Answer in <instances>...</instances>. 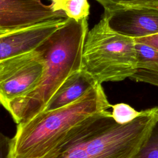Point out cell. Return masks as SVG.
I'll list each match as a JSON object with an SVG mask.
<instances>
[{
	"label": "cell",
	"instance_id": "6da1fadb",
	"mask_svg": "<svg viewBox=\"0 0 158 158\" xmlns=\"http://www.w3.org/2000/svg\"><path fill=\"white\" fill-rule=\"evenodd\" d=\"M111 107L102 84L98 83L73 102L42 111L18 123L15 134L7 141L5 158H54L92 120Z\"/></svg>",
	"mask_w": 158,
	"mask_h": 158
},
{
	"label": "cell",
	"instance_id": "7a4b0ae2",
	"mask_svg": "<svg viewBox=\"0 0 158 158\" xmlns=\"http://www.w3.org/2000/svg\"><path fill=\"white\" fill-rule=\"evenodd\" d=\"M88 18H66L64 24L38 48L45 67L38 85L25 95L9 102L4 108L17 124L42 112L65 80L81 69L83 48L88 32Z\"/></svg>",
	"mask_w": 158,
	"mask_h": 158
},
{
	"label": "cell",
	"instance_id": "3957f363",
	"mask_svg": "<svg viewBox=\"0 0 158 158\" xmlns=\"http://www.w3.org/2000/svg\"><path fill=\"white\" fill-rule=\"evenodd\" d=\"M158 120V106L143 110L133 121L117 123L110 111L100 114L54 158H134Z\"/></svg>",
	"mask_w": 158,
	"mask_h": 158
},
{
	"label": "cell",
	"instance_id": "277c9868",
	"mask_svg": "<svg viewBox=\"0 0 158 158\" xmlns=\"http://www.w3.org/2000/svg\"><path fill=\"white\" fill-rule=\"evenodd\" d=\"M137 69L135 39L113 30L103 14L88 32L81 69L102 84L130 78Z\"/></svg>",
	"mask_w": 158,
	"mask_h": 158
},
{
	"label": "cell",
	"instance_id": "5b68a950",
	"mask_svg": "<svg viewBox=\"0 0 158 158\" xmlns=\"http://www.w3.org/2000/svg\"><path fill=\"white\" fill-rule=\"evenodd\" d=\"M44 67L39 48L0 60V100L3 107L32 91L41 80Z\"/></svg>",
	"mask_w": 158,
	"mask_h": 158
},
{
	"label": "cell",
	"instance_id": "8992f818",
	"mask_svg": "<svg viewBox=\"0 0 158 158\" xmlns=\"http://www.w3.org/2000/svg\"><path fill=\"white\" fill-rule=\"evenodd\" d=\"M67 18L42 0H0V35L44 21Z\"/></svg>",
	"mask_w": 158,
	"mask_h": 158
},
{
	"label": "cell",
	"instance_id": "52a82bcc",
	"mask_svg": "<svg viewBox=\"0 0 158 158\" xmlns=\"http://www.w3.org/2000/svg\"><path fill=\"white\" fill-rule=\"evenodd\" d=\"M115 31L135 39L158 34V3L104 11Z\"/></svg>",
	"mask_w": 158,
	"mask_h": 158
},
{
	"label": "cell",
	"instance_id": "ba28073f",
	"mask_svg": "<svg viewBox=\"0 0 158 158\" xmlns=\"http://www.w3.org/2000/svg\"><path fill=\"white\" fill-rule=\"evenodd\" d=\"M65 19L49 20L0 35V60L36 49L64 24Z\"/></svg>",
	"mask_w": 158,
	"mask_h": 158
},
{
	"label": "cell",
	"instance_id": "9c48e42d",
	"mask_svg": "<svg viewBox=\"0 0 158 158\" xmlns=\"http://www.w3.org/2000/svg\"><path fill=\"white\" fill-rule=\"evenodd\" d=\"M98 83L81 69L74 72L62 83L43 111L58 109L73 102Z\"/></svg>",
	"mask_w": 158,
	"mask_h": 158
},
{
	"label": "cell",
	"instance_id": "30bf717a",
	"mask_svg": "<svg viewBox=\"0 0 158 158\" xmlns=\"http://www.w3.org/2000/svg\"><path fill=\"white\" fill-rule=\"evenodd\" d=\"M52 9L64 12L67 17L80 20L88 18L90 6L88 0H49Z\"/></svg>",
	"mask_w": 158,
	"mask_h": 158
},
{
	"label": "cell",
	"instance_id": "8fae6325",
	"mask_svg": "<svg viewBox=\"0 0 158 158\" xmlns=\"http://www.w3.org/2000/svg\"><path fill=\"white\" fill-rule=\"evenodd\" d=\"M138 69L158 72V49L136 42Z\"/></svg>",
	"mask_w": 158,
	"mask_h": 158
},
{
	"label": "cell",
	"instance_id": "7c38bea8",
	"mask_svg": "<svg viewBox=\"0 0 158 158\" xmlns=\"http://www.w3.org/2000/svg\"><path fill=\"white\" fill-rule=\"evenodd\" d=\"M111 109L112 117L119 124L128 123L136 118L143 113V110L138 111L129 104L125 103L112 105Z\"/></svg>",
	"mask_w": 158,
	"mask_h": 158
},
{
	"label": "cell",
	"instance_id": "4fadbf2b",
	"mask_svg": "<svg viewBox=\"0 0 158 158\" xmlns=\"http://www.w3.org/2000/svg\"><path fill=\"white\" fill-rule=\"evenodd\" d=\"M134 158H158V120L145 144Z\"/></svg>",
	"mask_w": 158,
	"mask_h": 158
},
{
	"label": "cell",
	"instance_id": "5bb4252c",
	"mask_svg": "<svg viewBox=\"0 0 158 158\" xmlns=\"http://www.w3.org/2000/svg\"><path fill=\"white\" fill-rule=\"evenodd\" d=\"M99 3L104 10L113 11L148 4L158 3V0H94Z\"/></svg>",
	"mask_w": 158,
	"mask_h": 158
},
{
	"label": "cell",
	"instance_id": "9a60e30c",
	"mask_svg": "<svg viewBox=\"0 0 158 158\" xmlns=\"http://www.w3.org/2000/svg\"><path fill=\"white\" fill-rule=\"evenodd\" d=\"M130 78L137 82L149 84L158 88V72L145 69H137L136 72Z\"/></svg>",
	"mask_w": 158,
	"mask_h": 158
},
{
	"label": "cell",
	"instance_id": "2e32d148",
	"mask_svg": "<svg viewBox=\"0 0 158 158\" xmlns=\"http://www.w3.org/2000/svg\"><path fill=\"white\" fill-rule=\"evenodd\" d=\"M136 42L147 44L152 48L158 49V34L135 39Z\"/></svg>",
	"mask_w": 158,
	"mask_h": 158
}]
</instances>
